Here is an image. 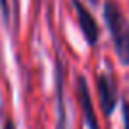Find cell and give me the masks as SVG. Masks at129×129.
Returning <instances> with one entry per match:
<instances>
[{"mask_svg": "<svg viewBox=\"0 0 129 129\" xmlns=\"http://www.w3.org/2000/svg\"><path fill=\"white\" fill-rule=\"evenodd\" d=\"M103 18L111 37L113 51L124 67H129V20L115 0H106L103 6Z\"/></svg>", "mask_w": 129, "mask_h": 129, "instance_id": "obj_1", "label": "cell"}, {"mask_svg": "<svg viewBox=\"0 0 129 129\" xmlns=\"http://www.w3.org/2000/svg\"><path fill=\"white\" fill-rule=\"evenodd\" d=\"M69 2H71V7H73L74 14H76V21H78V27L83 34L85 43L90 48H95L97 43H99V37H101V27H99L95 16L83 4V0H69Z\"/></svg>", "mask_w": 129, "mask_h": 129, "instance_id": "obj_2", "label": "cell"}, {"mask_svg": "<svg viewBox=\"0 0 129 129\" xmlns=\"http://www.w3.org/2000/svg\"><path fill=\"white\" fill-rule=\"evenodd\" d=\"M95 92H97V101L101 111L110 117L117 104H118V85L110 73H97L95 74Z\"/></svg>", "mask_w": 129, "mask_h": 129, "instance_id": "obj_3", "label": "cell"}, {"mask_svg": "<svg viewBox=\"0 0 129 129\" xmlns=\"http://www.w3.org/2000/svg\"><path fill=\"white\" fill-rule=\"evenodd\" d=\"M74 87H76V101H78L81 115H83V124L87 125V129H101L99 120H97V113L94 110V101H92V95H90L87 78L83 74H78Z\"/></svg>", "mask_w": 129, "mask_h": 129, "instance_id": "obj_4", "label": "cell"}, {"mask_svg": "<svg viewBox=\"0 0 129 129\" xmlns=\"http://www.w3.org/2000/svg\"><path fill=\"white\" fill-rule=\"evenodd\" d=\"M55 97H57V129H67V115L64 108V73L60 57L55 58Z\"/></svg>", "mask_w": 129, "mask_h": 129, "instance_id": "obj_5", "label": "cell"}, {"mask_svg": "<svg viewBox=\"0 0 129 129\" xmlns=\"http://www.w3.org/2000/svg\"><path fill=\"white\" fill-rule=\"evenodd\" d=\"M0 13H2L4 23L9 25V20H11V6H9V0H0Z\"/></svg>", "mask_w": 129, "mask_h": 129, "instance_id": "obj_6", "label": "cell"}, {"mask_svg": "<svg viewBox=\"0 0 129 129\" xmlns=\"http://www.w3.org/2000/svg\"><path fill=\"white\" fill-rule=\"evenodd\" d=\"M122 124L124 129H129V101L122 103Z\"/></svg>", "mask_w": 129, "mask_h": 129, "instance_id": "obj_7", "label": "cell"}, {"mask_svg": "<svg viewBox=\"0 0 129 129\" xmlns=\"http://www.w3.org/2000/svg\"><path fill=\"white\" fill-rule=\"evenodd\" d=\"M2 129H18V127H16V122H14L11 117H7L6 122H4V127H2Z\"/></svg>", "mask_w": 129, "mask_h": 129, "instance_id": "obj_8", "label": "cell"}, {"mask_svg": "<svg viewBox=\"0 0 129 129\" xmlns=\"http://www.w3.org/2000/svg\"><path fill=\"white\" fill-rule=\"evenodd\" d=\"M87 2H90V4H92V6H95V4H97V2H99V0H87Z\"/></svg>", "mask_w": 129, "mask_h": 129, "instance_id": "obj_9", "label": "cell"}]
</instances>
